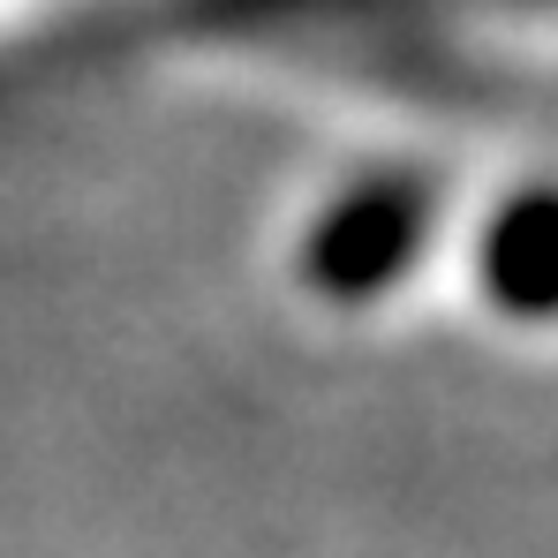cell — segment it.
Masks as SVG:
<instances>
[{
	"mask_svg": "<svg viewBox=\"0 0 558 558\" xmlns=\"http://www.w3.org/2000/svg\"><path fill=\"white\" fill-rule=\"evenodd\" d=\"M483 279L506 310L544 317L558 310V196H521L483 234Z\"/></svg>",
	"mask_w": 558,
	"mask_h": 558,
	"instance_id": "cell-2",
	"label": "cell"
},
{
	"mask_svg": "<svg viewBox=\"0 0 558 558\" xmlns=\"http://www.w3.org/2000/svg\"><path fill=\"white\" fill-rule=\"evenodd\" d=\"M415 234H423V189H355L317 234H310V272L325 279V287H340V294H363L377 279H392L408 265V250H415Z\"/></svg>",
	"mask_w": 558,
	"mask_h": 558,
	"instance_id": "cell-1",
	"label": "cell"
}]
</instances>
